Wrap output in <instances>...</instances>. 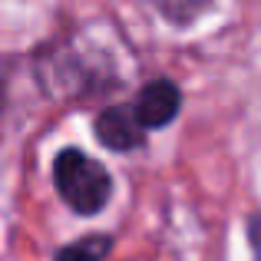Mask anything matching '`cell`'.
<instances>
[{
    "label": "cell",
    "instance_id": "6da1fadb",
    "mask_svg": "<svg viewBox=\"0 0 261 261\" xmlns=\"http://www.w3.org/2000/svg\"><path fill=\"white\" fill-rule=\"evenodd\" d=\"M53 182H57L63 202L70 208H76L80 215H96L109 202V192H113L109 172L96 159L83 155L80 149H63L57 155Z\"/></svg>",
    "mask_w": 261,
    "mask_h": 261
},
{
    "label": "cell",
    "instance_id": "8992f818",
    "mask_svg": "<svg viewBox=\"0 0 261 261\" xmlns=\"http://www.w3.org/2000/svg\"><path fill=\"white\" fill-rule=\"evenodd\" d=\"M245 235H248V248H251V261H261V215L245 218Z\"/></svg>",
    "mask_w": 261,
    "mask_h": 261
},
{
    "label": "cell",
    "instance_id": "277c9868",
    "mask_svg": "<svg viewBox=\"0 0 261 261\" xmlns=\"http://www.w3.org/2000/svg\"><path fill=\"white\" fill-rule=\"evenodd\" d=\"M113 248L106 235H89V238H80V242L66 245V248L57 251V261H102Z\"/></svg>",
    "mask_w": 261,
    "mask_h": 261
},
{
    "label": "cell",
    "instance_id": "7a4b0ae2",
    "mask_svg": "<svg viewBox=\"0 0 261 261\" xmlns=\"http://www.w3.org/2000/svg\"><path fill=\"white\" fill-rule=\"evenodd\" d=\"M178 109H182V89L172 80H152V83H146L133 102V113H136L142 129L169 126L178 116Z\"/></svg>",
    "mask_w": 261,
    "mask_h": 261
},
{
    "label": "cell",
    "instance_id": "3957f363",
    "mask_svg": "<svg viewBox=\"0 0 261 261\" xmlns=\"http://www.w3.org/2000/svg\"><path fill=\"white\" fill-rule=\"evenodd\" d=\"M96 136H99L102 146L116 149V152H126V149L142 146L146 129L139 126L133 106H109L96 116Z\"/></svg>",
    "mask_w": 261,
    "mask_h": 261
},
{
    "label": "cell",
    "instance_id": "5b68a950",
    "mask_svg": "<svg viewBox=\"0 0 261 261\" xmlns=\"http://www.w3.org/2000/svg\"><path fill=\"white\" fill-rule=\"evenodd\" d=\"M159 4V10L166 13L172 23H189V20H195V13L202 10L208 0H155Z\"/></svg>",
    "mask_w": 261,
    "mask_h": 261
}]
</instances>
